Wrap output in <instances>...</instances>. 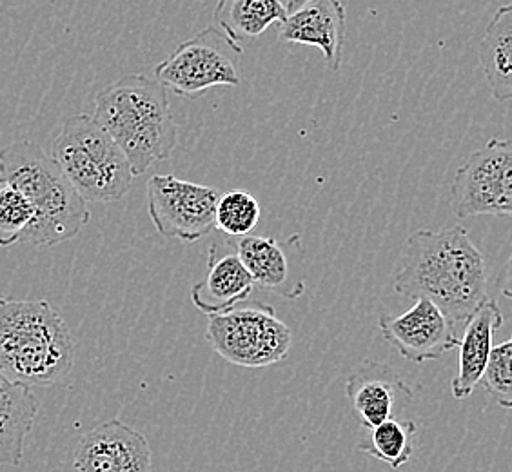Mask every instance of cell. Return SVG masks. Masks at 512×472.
I'll use <instances>...</instances> for the list:
<instances>
[{
  "label": "cell",
  "mask_w": 512,
  "mask_h": 472,
  "mask_svg": "<svg viewBox=\"0 0 512 472\" xmlns=\"http://www.w3.org/2000/svg\"><path fill=\"white\" fill-rule=\"evenodd\" d=\"M394 291L413 300L427 298L456 327L465 325L489 298L485 258L463 226L420 229L405 242Z\"/></svg>",
  "instance_id": "obj_1"
},
{
  "label": "cell",
  "mask_w": 512,
  "mask_h": 472,
  "mask_svg": "<svg viewBox=\"0 0 512 472\" xmlns=\"http://www.w3.org/2000/svg\"><path fill=\"white\" fill-rule=\"evenodd\" d=\"M93 118L124 151L135 177L177 148L178 129L168 91L146 75H126L99 91Z\"/></svg>",
  "instance_id": "obj_2"
},
{
  "label": "cell",
  "mask_w": 512,
  "mask_h": 472,
  "mask_svg": "<svg viewBox=\"0 0 512 472\" xmlns=\"http://www.w3.org/2000/svg\"><path fill=\"white\" fill-rule=\"evenodd\" d=\"M75 364L68 324L48 300L0 298V371L13 382L50 387Z\"/></svg>",
  "instance_id": "obj_3"
},
{
  "label": "cell",
  "mask_w": 512,
  "mask_h": 472,
  "mask_svg": "<svg viewBox=\"0 0 512 472\" xmlns=\"http://www.w3.org/2000/svg\"><path fill=\"white\" fill-rule=\"evenodd\" d=\"M0 177L17 187L35 211L22 244L57 246L88 226V202L37 144L19 140L0 149Z\"/></svg>",
  "instance_id": "obj_4"
},
{
  "label": "cell",
  "mask_w": 512,
  "mask_h": 472,
  "mask_svg": "<svg viewBox=\"0 0 512 472\" xmlns=\"http://www.w3.org/2000/svg\"><path fill=\"white\" fill-rule=\"evenodd\" d=\"M51 158L80 197L93 204L119 202L135 178L119 144L89 115H75L62 124Z\"/></svg>",
  "instance_id": "obj_5"
},
{
  "label": "cell",
  "mask_w": 512,
  "mask_h": 472,
  "mask_svg": "<svg viewBox=\"0 0 512 472\" xmlns=\"http://www.w3.org/2000/svg\"><path fill=\"white\" fill-rule=\"evenodd\" d=\"M206 340L229 364L258 369L286 360L293 333L273 305L260 302L209 316Z\"/></svg>",
  "instance_id": "obj_6"
},
{
  "label": "cell",
  "mask_w": 512,
  "mask_h": 472,
  "mask_svg": "<svg viewBox=\"0 0 512 472\" xmlns=\"http://www.w3.org/2000/svg\"><path fill=\"white\" fill-rule=\"evenodd\" d=\"M244 46L217 26H207L178 44L168 59L155 66V79L180 97H193L211 88H237L242 82L238 62Z\"/></svg>",
  "instance_id": "obj_7"
},
{
  "label": "cell",
  "mask_w": 512,
  "mask_h": 472,
  "mask_svg": "<svg viewBox=\"0 0 512 472\" xmlns=\"http://www.w3.org/2000/svg\"><path fill=\"white\" fill-rule=\"evenodd\" d=\"M451 207L458 218H512V140L493 138L456 171Z\"/></svg>",
  "instance_id": "obj_8"
},
{
  "label": "cell",
  "mask_w": 512,
  "mask_h": 472,
  "mask_svg": "<svg viewBox=\"0 0 512 472\" xmlns=\"http://www.w3.org/2000/svg\"><path fill=\"white\" fill-rule=\"evenodd\" d=\"M220 195L217 187L155 175L148 182L149 217L160 235L193 244L217 229Z\"/></svg>",
  "instance_id": "obj_9"
},
{
  "label": "cell",
  "mask_w": 512,
  "mask_h": 472,
  "mask_svg": "<svg viewBox=\"0 0 512 472\" xmlns=\"http://www.w3.org/2000/svg\"><path fill=\"white\" fill-rule=\"evenodd\" d=\"M378 329L385 342L411 364L438 360L460 345L458 327L427 298H418L404 315L380 316Z\"/></svg>",
  "instance_id": "obj_10"
},
{
  "label": "cell",
  "mask_w": 512,
  "mask_h": 472,
  "mask_svg": "<svg viewBox=\"0 0 512 472\" xmlns=\"http://www.w3.org/2000/svg\"><path fill=\"white\" fill-rule=\"evenodd\" d=\"M278 39L287 44L318 48L327 68H342L345 6L342 0H289L286 19L278 26Z\"/></svg>",
  "instance_id": "obj_11"
},
{
  "label": "cell",
  "mask_w": 512,
  "mask_h": 472,
  "mask_svg": "<svg viewBox=\"0 0 512 472\" xmlns=\"http://www.w3.org/2000/svg\"><path fill=\"white\" fill-rule=\"evenodd\" d=\"M75 472H153L146 436L120 420L84 434L75 447Z\"/></svg>",
  "instance_id": "obj_12"
},
{
  "label": "cell",
  "mask_w": 512,
  "mask_h": 472,
  "mask_svg": "<svg viewBox=\"0 0 512 472\" xmlns=\"http://www.w3.org/2000/svg\"><path fill=\"white\" fill-rule=\"evenodd\" d=\"M345 396L356 420L365 429L394 418L396 407L404 400H413V389L400 374L380 362H364L347 376Z\"/></svg>",
  "instance_id": "obj_13"
},
{
  "label": "cell",
  "mask_w": 512,
  "mask_h": 472,
  "mask_svg": "<svg viewBox=\"0 0 512 472\" xmlns=\"http://www.w3.org/2000/svg\"><path fill=\"white\" fill-rule=\"evenodd\" d=\"M253 289L255 280L237 251L222 253L220 244H215L209 251L206 278L191 287V302L204 315H218L246 302Z\"/></svg>",
  "instance_id": "obj_14"
},
{
  "label": "cell",
  "mask_w": 512,
  "mask_h": 472,
  "mask_svg": "<svg viewBox=\"0 0 512 472\" xmlns=\"http://www.w3.org/2000/svg\"><path fill=\"white\" fill-rule=\"evenodd\" d=\"M503 325V315L493 298H487L463 325L458 354V373L454 376L451 391L456 400H467L476 385L482 382L493 351L494 335Z\"/></svg>",
  "instance_id": "obj_15"
},
{
  "label": "cell",
  "mask_w": 512,
  "mask_h": 472,
  "mask_svg": "<svg viewBox=\"0 0 512 472\" xmlns=\"http://www.w3.org/2000/svg\"><path fill=\"white\" fill-rule=\"evenodd\" d=\"M287 244L267 236H240L235 251L246 266L255 286L266 289L286 300H296L304 295L306 284L291 269Z\"/></svg>",
  "instance_id": "obj_16"
},
{
  "label": "cell",
  "mask_w": 512,
  "mask_h": 472,
  "mask_svg": "<svg viewBox=\"0 0 512 472\" xmlns=\"http://www.w3.org/2000/svg\"><path fill=\"white\" fill-rule=\"evenodd\" d=\"M39 413L30 385L13 382L0 371V467H19L24 445Z\"/></svg>",
  "instance_id": "obj_17"
},
{
  "label": "cell",
  "mask_w": 512,
  "mask_h": 472,
  "mask_svg": "<svg viewBox=\"0 0 512 472\" xmlns=\"http://www.w3.org/2000/svg\"><path fill=\"white\" fill-rule=\"evenodd\" d=\"M478 57L498 102L512 100V4L500 6L483 35Z\"/></svg>",
  "instance_id": "obj_18"
},
{
  "label": "cell",
  "mask_w": 512,
  "mask_h": 472,
  "mask_svg": "<svg viewBox=\"0 0 512 472\" xmlns=\"http://www.w3.org/2000/svg\"><path fill=\"white\" fill-rule=\"evenodd\" d=\"M284 19L286 4L282 0H217L213 10L215 26L240 46L271 26H280Z\"/></svg>",
  "instance_id": "obj_19"
},
{
  "label": "cell",
  "mask_w": 512,
  "mask_h": 472,
  "mask_svg": "<svg viewBox=\"0 0 512 472\" xmlns=\"http://www.w3.org/2000/svg\"><path fill=\"white\" fill-rule=\"evenodd\" d=\"M418 433V425L413 420H396L369 429V434L356 449L360 453L369 454L371 458L387 463L391 469L398 471L411 460L414 451V436Z\"/></svg>",
  "instance_id": "obj_20"
},
{
  "label": "cell",
  "mask_w": 512,
  "mask_h": 472,
  "mask_svg": "<svg viewBox=\"0 0 512 472\" xmlns=\"http://www.w3.org/2000/svg\"><path fill=\"white\" fill-rule=\"evenodd\" d=\"M35 218L30 200L17 187L0 177V247L22 242Z\"/></svg>",
  "instance_id": "obj_21"
},
{
  "label": "cell",
  "mask_w": 512,
  "mask_h": 472,
  "mask_svg": "<svg viewBox=\"0 0 512 472\" xmlns=\"http://www.w3.org/2000/svg\"><path fill=\"white\" fill-rule=\"evenodd\" d=\"M260 220V204L251 193L237 189L220 195L217 229L229 236H247Z\"/></svg>",
  "instance_id": "obj_22"
},
{
  "label": "cell",
  "mask_w": 512,
  "mask_h": 472,
  "mask_svg": "<svg viewBox=\"0 0 512 472\" xmlns=\"http://www.w3.org/2000/svg\"><path fill=\"white\" fill-rule=\"evenodd\" d=\"M482 384L496 404L512 409V335L493 347Z\"/></svg>",
  "instance_id": "obj_23"
},
{
  "label": "cell",
  "mask_w": 512,
  "mask_h": 472,
  "mask_svg": "<svg viewBox=\"0 0 512 472\" xmlns=\"http://www.w3.org/2000/svg\"><path fill=\"white\" fill-rule=\"evenodd\" d=\"M500 289H502V295L505 298L512 300V249L511 255L507 258V264L503 269L502 282H500Z\"/></svg>",
  "instance_id": "obj_24"
}]
</instances>
